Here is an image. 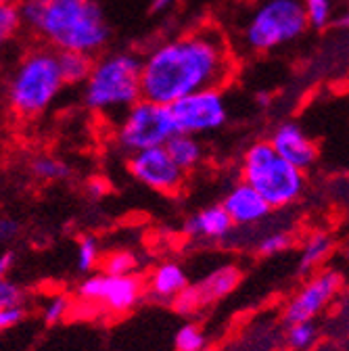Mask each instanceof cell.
<instances>
[{"mask_svg": "<svg viewBox=\"0 0 349 351\" xmlns=\"http://www.w3.org/2000/svg\"><path fill=\"white\" fill-rule=\"evenodd\" d=\"M232 71L228 44L215 29L171 38L141 59L143 99L169 107L197 90L220 88Z\"/></svg>", "mask_w": 349, "mask_h": 351, "instance_id": "obj_1", "label": "cell"}, {"mask_svg": "<svg viewBox=\"0 0 349 351\" xmlns=\"http://www.w3.org/2000/svg\"><path fill=\"white\" fill-rule=\"evenodd\" d=\"M21 23L45 38L57 53L97 55L111 38L109 23L97 0H21Z\"/></svg>", "mask_w": 349, "mask_h": 351, "instance_id": "obj_2", "label": "cell"}, {"mask_svg": "<svg viewBox=\"0 0 349 351\" xmlns=\"http://www.w3.org/2000/svg\"><path fill=\"white\" fill-rule=\"evenodd\" d=\"M141 99V57L111 53L93 63L84 82V103L88 109L99 113L125 111Z\"/></svg>", "mask_w": 349, "mask_h": 351, "instance_id": "obj_3", "label": "cell"}, {"mask_svg": "<svg viewBox=\"0 0 349 351\" xmlns=\"http://www.w3.org/2000/svg\"><path fill=\"white\" fill-rule=\"evenodd\" d=\"M243 182L255 189L270 209H282L297 203L308 186L305 171L280 159L268 141L255 143L247 149L243 159Z\"/></svg>", "mask_w": 349, "mask_h": 351, "instance_id": "obj_4", "label": "cell"}, {"mask_svg": "<svg viewBox=\"0 0 349 351\" xmlns=\"http://www.w3.org/2000/svg\"><path fill=\"white\" fill-rule=\"evenodd\" d=\"M310 29L301 0H257L243 25V40L253 53H272Z\"/></svg>", "mask_w": 349, "mask_h": 351, "instance_id": "obj_5", "label": "cell"}, {"mask_svg": "<svg viewBox=\"0 0 349 351\" xmlns=\"http://www.w3.org/2000/svg\"><path fill=\"white\" fill-rule=\"evenodd\" d=\"M63 86L57 53L49 49L34 51L13 73L9 84V101L17 113L38 115L53 105Z\"/></svg>", "mask_w": 349, "mask_h": 351, "instance_id": "obj_6", "label": "cell"}, {"mask_svg": "<svg viewBox=\"0 0 349 351\" xmlns=\"http://www.w3.org/2000/svg\"><path fill=\"white\" fill-rule=\"evenodd\" d=\"M173 134H176V128H173L169 107L147 99L128 107L117 128V141L128 153L165 147Z\"/></svg>", "mask_w": 349, "mask_h": 351, "instance_id": "obj_7", "label": "cell"}, {"mask_svg": "<svg viewBox=\"0 0 349 351\" xmlns=\"http://www.w3.org/2000/svg\"><path fill=\"white\" fill-rule=\"evenodd\" d=\"M173 128L180 134L199 136L222 128L228 119V103L220 88H205L169 105Z\"/></svg>", "mask_w": 349, "mask_h": 351, "instance_id": "obj_8", "label": "cell"}, {"mask_svg": "<svg viewBox=\"0 0 349 351\" xmlns=\"http://www.w3.org/2000/svg\"><path fill=\"white\" fill-rule=\"evenodd\" d=\"M77 295L86 303L103 305L105 310L123 314L139 305L143 297V280L134 274L111 276V274H93L77 287Z\"/></svg>", "mask_w": 349, "mask_h": 351, "instance_id": "obj_9", "label": "cell"}, {"mask_svg": "<svg viewBox=\"0 0 349 351\" xmlns=\"http://www.w3.org/2000/svg\"><path fill=\"white\" fill-rule=\"evenodd\" d=\"M343 287V274L337 270H322L316 272L310 280L291 297L285 307V320L289 324L295 322H314L320 316L326 305L339 295Z\"/></svg>", "mask_w": 349, "mask_h": 351, "instance_id": "obj_10", "label": "cell"}, {"mask_svg": "<svg viewBox=\"0 0 349 351\" xmlns=\"http://www.w3.org/2000/svg\"><path fill=\"white\" fill-rule=\"evenodd\" d=\"M128 169L141 184L157 193H176L184 182V171L171 161L165 147L132 153Z\"/></svg>", "mask_w": 349, "mask_h": 351, "instance_id": "obj_11", "label": "cell"}, {"mask_svg": "<svg viewBox=\"0 0 349 351\" xmlns=\"http://www.w3.org/2000/svg\"><path fill=\"white\" fill-rule=\"evenodd\" d=\"M268 143L280 159H285L287 163L295 165L301 171L312 167L318 159L316 143L305 134V130L297 125L295 121L280 123L272 132V138Z\"/></svg>", "mask_w": 349, "mask_h": 351, "instance_id": "obj_12", "label": "cell"}, {"mask_svg": "<svg viewBox=\"0 0 349 351\" xmlns=\"http://www.w3.org/2000/svg\"><path fill=\"white\" fill-rule=\"evenodd\" d=\"M220 205L228 213L232 226H255L264 222L272 211L270 205L261 199V195L247 182L234 184Z\"/></svg>", "mask_w": 349, "mask_h": 351, "instance_id": "obj_13", "label": "cell"}, {"mask_svg": "<svg viewBox=\"0 0 349 351\" xmlns=\"http://www.w3.org/2000/svg\"><path fill=\"white\" fill-rule=\"evenodd\" d=\"M232 222L222 205H207L193 213L189 222L184 224V232L191 239L207 241V243H220L230 237Z\"/></svg>", "mask_w": 349, "mask_h": 351, "instance_id": "obj_14", "label": "cell"}, {"mask_svg": "<svg viewBox=\"0 0 349 351\" xmlns=\"http://www.w3.org/2000/svg\"><path fill=\"white\" fill-rule=\"evenodd\" d=\"M149 293L161 301H171L176 295H180L186 287H191L189 282V274L186 270L176 261H163L151 272L149 276Z\"/></svg>", "mask_w": 349, "mask_h": 351, "instance_id": "obj_15", "label": "cell"}, {"mask_svg": "<svg viewBox=\"0 0 349 351\" xmlns=\"http://www.w3.org/2000/svg\"><path fill=\"white\" fill-rule=\"evenodd\" d=\"M241 280V270L239 266H232V263H228V266H222L213 270L211 274H207L199 285H195V293L201 301V305H207L211 301H217L222 299L226 295H230L237 285Z\"/></svg>", "mask_w": 349, "mask_h": 351, "instance_id": "obj_16", "label": "cell"}, {"mask_svg": "<svg viewBox=\"0 0 349 351\" xmlns=\"http://www.w3.org/2000/svg\"><path fill=\"white\" fill-rule=\"evenodd\" d=\"M333 253V239L326 232H314L303 243L299 259H297V270L299 274H312L316 272L322 263Z\"/></svg>", "mask_w": 349, "mask_h": 351, "instance_id": "obj_17", "label": "cell"}, {"mask_svg": "<svg viewBox=\"0 0 349 351\" xmlns=\"http://www.w3.org/2000/svg\"><path fill=\"white\" fill-rule=\"evenodd\" d=\"M165 151L171 157V161L176 163L184 173L189 169H195L203 159V147H201L199 138L191 136V134H180V132H176V134L165 143Z\"/></svg>", "mask_w": 349, "mask_h": 351, "instance_id": "obj_18", "label": "cell"}, {"mask_svg": "<svg viewBox=\"0 0 349 351\" xmlns=\"http://www.w3.org/2000/svg\"><path fill=\"white\" fill-rule=\"evenodd\" d=\"M57 63L63 84H84L95 61L91 55L65 51V53H57Z\"/></svg>", "mask_w": 349, "mask_h": 351, "instance_id": "obj_19", "label": "cell"}, {"mask_svg": "<svg viewBox=\"0 0 349 351\" xmlns=\"http://www.w3.org/2000/svg\"><path fill=\"white\" fill-rule=\"evenodd\" d=\"M13 261H15V255L11 251H5L0 255V307L17 305L23 299V291L7 278L13 268Z\"/></svg>", "mask_w": 349, "mask_h": 351, "instance_id": "obj_20", "label": "cell"}, {"mask_svg": "<svg viewBox=\"0 0 349 351\" xmlns=\"http://www.w3.org/2000/svg\"><path fill=\"white\" fill-rule=\"evenodd\" d=\"M32 171H34V176H38V178L45 182H59V180L69 178L71 167L57 157L45 155V157H38L32 161Z\"/></svg>", "mask_w": 349, "mask_h": 351, "instance_id": "obj_21", "label": "cell"}, {"mask_svg": "<svg viewBox=\"0 0 349 351\" xmlns=\"http://www.w3.org/2000/svg\"><path fill=\"white\" fill-rule=\"evenodd\" d=\"M318 339V328L314 322H295V324H289V330H287V343L291 349L295 351H305L310 349Z\"/></svg>", "mask_w": 349, "mask_h": 351, "instance_id": "obj_22", "label": "cell"}, {"mask_svg": "<svg viewBox=\"0 0 349 351\" xmlns=\"http://www.w3.org/2000/svg\"><path fill=\"white\" fill-rule=\"evenodd\" d=\"M101 261V247L99 241L95 237H84L77 243V251H75V266L80 272H91L95 270V266Z\"/></svg>", "mask_w": 349, "mask_h": 351, "instance_id": "obj_23", "label": "cell"}, {"mask_svg": "<svg viewBox=\"0 0 349 351\" xmlns=\"http://www.w3.org/2000/svg\"><path fill=\"white\" fill-rule=\"evenodd\" d=\"M19 25H21V17L17 7L9 3V0H0V49L17 34Z\"/></svg>", "mask_w": 349, "mask_h": 351, "instance_id": "obj_24", "label": "cell"}, {"mask_svg": "<svg viewBox=\"0 0 349 351\" xmlns=\"http://www.w3.org/2000/svg\"><path fill=\"white\" fill-rule=\"evenodd\" d=\"M310 27H326L333 21V0H301Z\"/></svg>", "mask_w": 349, "mask_h": 351, "instance_id": "obj_25", "label": "cell"}, {"mask_svg": "<svg viewBox=\"0 0 349 351\" xmlns=\"http://www.w3.org/2000/svg\"><path fill=\"white\" fill-rule=\"evenodd\" d=\"M173 345H176L178 351H203L207 345V337L197 324L189 322L182 328H178Z\"/></svg>", "mask_w": 349, "mask_h": 351, "instance_id": "obj_26", "label": "cell"}, {"mask_svg": "<svg viewBox=\"0 0 349 351\" xmlns=\"http://www.w3.org/2000/svg\"><path fill=\"white\" fill-rule=\"evenodd\" d=\"M136 270V257L128 251H115L109 253L103 261V272L111 276H128Z\"/></svg>", "mask_w": 349, "mask_h": 351, "instance_id": "obj_27", "label": "cell"}, {"mask_svg": "<svg viewBox=\"0 0 349 351\" xmlns=\"http://www.w3.org/2000/svg\"><path fill=\"white\" fill-rule=\"evenodd\" d=\"M293 247V234L287 230H274L259 239L257 243V253L259 255H278L285 253Z\"/></svg>", "mask_w": 349, "mask_h": 351, "instance_id": "obj_28", "label": "cell"}, {"mask_svg": "<svg viewBox=\"0 0 349 351\" xmlns=\"http://www.w3.org/2000/svg\"><path fill=\"white\" fill-rule=\"evenodd\" d=\"M69 307H71L69 299L65 295H57L47 301L45 310H42V318H45L47 324H57L69 314Z\"/></svg>", "mask_w": 349, "mask_h": 351, "instance_id": "obj_29", "label": "cell"}, {"mask_svg": "<svg viewBox=\"0 0 349 351\" xmlns=\"http://www.w3.org/2000/svg\"><path fill=\"white\" fill-rule=\"evenodd\" d=\"M171 303H173V310L182 316H191L199 310V307H203L193 287H186L180 295H176L171 299Z\"/></svg>", "mask_w": 349, "mask_h": 351, "instance_id": "obj_30", "label": "cell"}, {"mask_svg": "<svg viewBox=\"0 0 349 351\" xmlns=\"http://www.w3.org/2000/svg\"><path fill=\"white\" fill-rule=\"evenodd\" d=\"M25 318V307L21 303L0 307V332H5L13 326H17Z\"/></svg>", "mask_w": 349, "mask_h": 351, "instance_id": "obj_31", "label": "cell"}, {"mask_svg": "<svg viewBox=\"0 0 349 351\" xmlns=\"http://www.w3.org/2000/svg\"><path fill=\"white\" fill-rule=\"evenodd\" d=\"M21 226L13 217H0V243H9L19 234Z\"/></svg>", "mask_w": 349, "mask_h": 351, "instance_id": "obj_32", "label": "cell"}, {"mask_svg": "<svg viewBox=\"0 0 349 351\" xmlns=\"http://www.w3.org/2000/svg\"><path fill=\"white\" fill-rule=\"evenodd\" d=\"M176 5H178V0H153L151 9H153V13H165Z\"/></svg>", "mask_w": 349, "mask_h": 351, "instance_id": "obj_33", "label": "cell"}, {"mask_svg": "<svg viewBox=\"0 0 349 351\" xmlns=\"http://www.w3.org/2000/svg\"><path fill=\"white\" fill-rule=\"evenodd\" d=\"M105 191H107V186H105V182L103 180H93L91 184H88V193L93 195V197H103L105 195Z\"/></svg>", "mask_w": 349, "mask_h": 351, "instance_id": "obj_34", "label": "cell"}, {"mask_svg": "<svg viewBox=\"0 0 349 351\" xmlns=\"http://www.w3.org/2000/svg\"><path fill=\"white\" fill-rule=\"evenodd\" d=\"M255 101H257V105H261V107H268V105H270V95H268V93H257V95H255Z\"/></svg>", "mask_w": 349, "mask_h": 351, "instance_id": "obj_35", "label": "cell"}]
</instances>
